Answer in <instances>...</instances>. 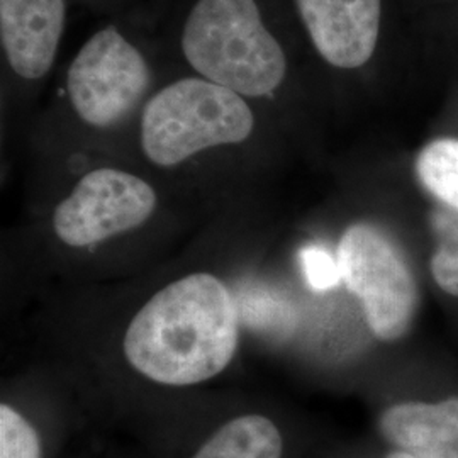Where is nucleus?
Here are the masks:
<instances>
[{
    "label": "nucleus",
    "mask_w": 458,
    "mask_h": 458,
    "mask_svg": "<svg viewBox=\"0 0 458 458\" xmlns=\"http://www.w3.org/2000/svg\"><path fill=\"white\" fill-rule=\"evenodd\" d=\"M65 24L64 0H0V36L9 65L19 77L47 75Z\"/></svg>",
    "instance_id": "nucleus-8"
},
{
    "label": "nucleus",
    "mask_w": 458,
    "mask_h": 458,
    "mask_svg": "<svg viewBox=\"0 0 458 458\" xmlns=\"http://www.w3.org/2000/svg\"><path fill=\"white\" fill-rule=\"evenodd\" d=\"M284 452L277 423L265 414L248 412L217 426L191 458H284Z\"/></svg>",
    "instance_id": "nucleus-10"
},
{
    "label": "nucleus",
    "mask_w": 458,
    "mask_h": 458,
    "mask_svg": "<svg viewBox=\"0 0 458 458\" xmlns=\"http://www.w3.org/2000/svg\"><path fill=\"white\" fill-rule=\"evenodd\" d=\"M149 72L141 53L114 28L94 34L68 68L66 87L83 123L109 128L143 98Z\"/></svg>",
    "instance_id": "nucleus-4"
},
{
    "label": "nucleus",
    "mask_w": 458,
    "mask_h": 458,
    "mask_svg": "<svg viewBox=\"0 0 458 458\" xmlns=\"http://www.w3.org/2000/svg\"><path fill=\"white\" fill-rule=\"evenodd\" d=\"M437 226L442 245L433 260V274L446 293L458 295V214H438Z\"/></svg>",
    "instance_id": "nucleus-13"
},
{
    "label": "nucleus",
    "mask_w": 458,
    "mask_h": 458,
    "mask_svg": "<svg viewBox=\"0 0 458 458\" xmlns=\"http://www.w3.org/2000/svg\"><path fill=\"white\" fill-rule=\"evenodd\" d=\"M387 440L420 458H458V399L399 404L382 416Z\"/></svg>",
    "instance_id": "nucleus-9"
},
{
    "label": "nucleus",
    "mask_w": 458,
    "mask_h": 458,
    "mask_svg": "<svg viewBox=\"0 0 458 458\" xmlns=\"http://www.w3.org/2000/svg\"><path fill=\"white\" fill-rule=\"evenodd\" d=\"M336 262L372 331L382 340L399 338L412 316L414 285L391 242L378 229L355 225L346 229Z\"/></svg>",
    "instance_id": "nucleus-5"
},
{
    "label": "nucleus",
    "mask_w": 458,
    "mask_h": 458,
    "mask_svg": "<svg viewBox=\"0 0 458 458\" xmlns=\"http://www.w3.org/2000/svg\"><path fill=\"white\" fill-rule=\"evenodd\" d=\"M302 265L308 282L316 291L331 289L342 278L338 262H335L323 248H308L302 253Z\"/></svg>",
    "instance_id": "nucleus-14"
},
{
    "label": "nucleus",
    "mask_w": 458,
    "mask_h": 458,
    "mask_svg": "<svg viewBox=\"0 0 458 458\" xmlns=\"http://www.w3.org/2000/svg\"><path fill=\"white\" fill-rule=\"evenodd\" d=\"M389 458H420L416 457V455H412L410 452H397V454H393Z\"/></svg>",
    "instance_id": "nucleus-15"
},
{
    "label": "nucleus",
    "mask_w": 458,
    "mask_h": 458,
    "mask_svg": "<svg viewBox=\"0 0 458 458\" xmlns=\"http://www.w3.org/2000/svg\"><path fill=\"white\" fill-rule=\"evenodd\" d=\"M0 458H45L39 429L14 406L0 404Z\"/></svg>",
    "instance_id": "nucleus-12"
},
{
    "label": "nucleus",
    "mask_w": 458,
    "mask_h": 458,
    "mask_svg": "<svg viewBox=\"0 0 458 458\" xmlns=\"http://www.w3.org/2000/svg\"><path fill=\"white\" fill-rule=\"evenodd\" d=\"M158 204L148 182L115 168L83 175L53 216L56 236L68 246L98 245L145 225Z\"/></svg>",
    "instance_id": "nucleus-6"
},
{
    "label": "nucleus",
    "mask_w": 458,
    "mask_h": 458,
    "mask_svg": "<svg viewBox=\"0 0 458 458\" xmlns=\"http://www.w3.org/2000/svg\"><path fill=\"white\" fill-rule=\"evenodd\" d=\"M318 53L338 68H359L374 55L380 0H295Z\"/></svg>",
    "instance_id": "nucleus-7"
},
{
    "label": "nucleus",
    "mask_w": 458,
    "mask_h": 458,
    "mask_svg": "<svg viewBox=\"0 0 458 458\" xmlns=\"http://www.w3.org/2000/svg\"><path fill=\"white\" fill-rule=\"evenodd\" d=\"M416 168L426 189L458 211V140H438L428 145Z\"/></svg>",
    "instance_id": "nucleus-11"
},
{
    "label": "nucleus",
    "mask_w": 458,
    "mask_h": 458,
    "mask_svg": "<svg viewBox=\"0 0 458 458\" xmlns=\"http://www.w3.org/2000/svg\"><path fill=\"white\" fill-rule=\"evenodd\" d=\"M182 51L206 81L242 98L272 94L287 72L255 0H199L183 26Z\"/></svg>",
    "instance_id": "nucleus-2"
},
{
    "label": "nucleus",
    "mask_w": 458,
    "mask_h": 458,
    "mask_svg": "<svg viewBox=\"0 0 458 458\" xmlns=\"http://www.w3.org/2000/svg\"><path fill=\"white\" fill-rule=\"evenodd\" d=\"M238 312L228 287L211 274L179 278L136 312L124 357L149 380L187 387L219 376L238 348Z\"/></svg>",
    "instance_id": "nucleus-1"
},
{
    "label": "nucleus",
    "mask_w": 458,
    "mask_h": 458,
    "mask_svg": "<svg viewBox=\"0 0 458 458\" xmlns=\"http://www.w3.org/2000/svg\"><path fill=\"white\" fill-rule=\"evenodd\" d=\"M255 128L240 94L223 85L183 79L148 100L141 115V148L158 166H175L208 148L238 145Z\"/></svg>",
    "instance_id": "nucleus-3"
}]
</instances>
